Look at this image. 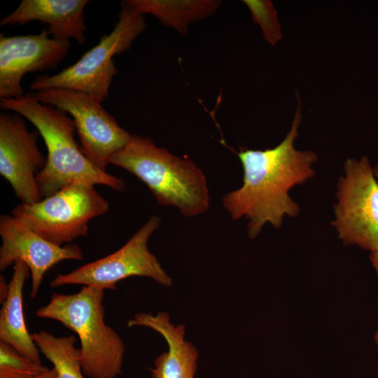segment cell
Returning <instances> with one entry per match:
<instances>
[{"label":"cell","mask_w":378,"mask_h":378,"mask_svg":"<svg viewBox=\"0 0 378 378\" xmlns=\"http://www.w3.org/2000/svg\"><path fill=\"white\" fill-rule=\"evenodd\" d=\"M297 96L298 107L290 130L279 145L263 150L245 149L237 153L244 169L243 185L227 193L223 204L232 219L244 216L248 220L247 230L251 239L258 236L265 223L279 228L285 215H298L300 208L288 192L315 174L311 167L317 160L315 153L297 150L293 146L302 117L298 93Z\"/></svg>","instance_id":"obj_1"},{"label":"cell","mask_w":378,"mask_h":378,"mask_svg":"<svg viewBox=\"0 0 378 378\" xmlns=\"http://www.w3.org/2000/svg\"><path fill=\"white\" fill-rule=\"evenodd\" d=\"M0 106L28 120L44 140L47 162L36 177L42 198L78 181L100 184L117 191L125 188L122 178L98 169L85 157L74 139V122L65 111L39 102L32 93L18 98H1Z\"/></svg>","instance_id":"obj_2"},{"label":"cell","mask_w":378,"mask_h":378,"mask_svg":"<svg viewBox=\"0 0 378 378\" xmlns=\"http://www.w3.org/2000/svg\"><path fill=\"white\" fill-rule=\"evenodd\" d=\"M110 164L134 174L159 204L175 206L184 216H196L209 207L206 179L201 169L191 160L156 146L149 138L132 134Z\"/></svg>","instance_id":"obj_3"},{"label":"cell","mask_w":378,"mask_h":378,"mask_svg":"<svg viewBox=\"0 0 378 378\" xmlns=\"http://www.w3.org/2000/svg\"><path fill=\"white\" fill-rule=\"evenodd\" d=\"M104 289L84 286L74 294L53 293L35 314L74 331L80 342L83 374L88 378H115L122 373L125 346L104 321Z\"/></svg>","instance_id":"obj_4"},{"label":"cell","mask_w":378,"mask_h":378,"mask_svg":"<svg viewBox=\"0 0 378 378\" xmlns=\"http://www.w3.org/2000/svg\"><path fill=\"white\" fill-rule=\"evenodd\" d=\"M121 5L118 21L109 34L102 36L96 46L60 72L36 76L30 89L36 92L49 88L71 89L89 94L102 103L117 74L113 57L130 49L146 28L142 13L124 1Z\"/></svg>","instance_id":"obj_5"},{"label":"cell","mask_w":378,"mask_h":378,"mask_svg":"<svg viewBox=\"0 0 378 378\" xmlns=\"http://www.w3.org/2000/svg\"><path fill=\"white\" fill-rule=\"evenodd\" d=\"M94 184L78 181L34 204H19L12 216L44 239L59 246L85 236L88 223L106 213L109 204Z\"/></svg>","instance_id":"obj_6"},{"label":"cell","mask_w":378,"mask_h":378,"mask_svg":"<svg viewBox=\"0 0 378 378\" xmlns=\"http://www.w3.org/2000/svg\"><path fill=\"white\" fill-rule=\"evenodd\" d=\"M160 223L159 217L152 216L120 248L69 273L57 274L50 286L83 285L114 290L118 281L137 276L150 278L163 286H172V278L148 247L149 238Z\"/></svg>","instance_id":"obj_7"},{"label":"cell","mask_w":378,"mask_h":378,"mask_svg":"<svg viewBox=\"0 0 378 378\" xmlns=\"http://www.w3.org/2000/svg\"><path fill=\"white\" fill-rule=\"evenodd\" d=\"M340 178L332 224L344 245L378 250V182L366 157L347 159Z\"/></svg>","instance_id":"obj_8"},{"label":"cell","mask_w":378,"mask_h":378,"mask_svg":"<svg viewBox=\"0 0 378 378\" xmlns=\"http://www.w3.org/2000/svg\"><path fill=\"white\" fill-rule=\"evenodd\" d=\"M39 102L69 114L74 122L80 146L85 157L105 171L111 157L122 148L131 134L92 96L66 88H49L32 93Z\"/></svg>","instance_id":"obj_9"},{"label":"cell","mask_w":378,"mask_h":378,"mask_svg":"<svg viewBox=\"0 0 378 378\" xmlns=\"http://www.w3.org/2000/svg\"><path fill=\"white\" fill-rule=\"evenodd\" d=\"M39 134L38 130H28L21 115L0 114V174L22 204H34L43 199L36 177L47 158L38 147Z\"/></svg>","instance_id":"obj_10"},{"label":"cell","mask_w":378,"mask_h":378,"mask_svg":"<svg viewBox=\"0 0 378 378\" xmlns=\"http://www.w3.org/2000/svg\"><path fill=\"white\" fill-rule=\"evenodd\" d=\"M69 41L50 37L46 29L38 34L0 35V97L24 96L21 85L27 73L55 69L68 54Z\"/></svg>","instance_id":"obj_11"},{"label":"cell","mask_w":378,"mask_h":378,"mask_svg":"<svg viewBox=\"0 0 378 378\" xmlns=\"http://www.w3.org/2000/svg\"><path fill=\"white\" fill-rule=\"evenodd\" d=\"M0 270L4 272L17 260L24 262L30 270V298L37 296L46 273L64 260H81L83 253L75 244L55 245L35 234L13 216H0Z\"/></svg>","instance_id":"obj_12"},{"label":"cell","mask_w":378,"mask_h":378,"mask_svg":"<svg viewBox=\"0 0 378 378\" xmlns=\"http://www.w3.org/2000/svg\"><path fill=\"white\" fill-rule=\"evenodd\" d=\"M128 327L143 326L158 332L165 340L168 351L159 355L150 368L153 378H195L198 352L195 346L185 339V326L170 321L167 312L155 314H136L127 321Z\"/></svg>","instance_id":"obj_13"},{"label":"cell","mask_w":378,"mask_h":378,"mask_svg":"<svg viewBox=\"0 0 378 378\" xmlns=\"http://www.w3.org/2000/svg\"><path fill=\"white\" fill-rule=\"evenodd\" d=\"M88 0H22L19 6L1 20V27L23 25L39 21L48 24L52 38L59 41L75 39L83 44L87 27L84 9Z\"/></svg>","instance_id":"obj_14"},{"label":"cell","mask_w":378,"mask_h":378,"mask_svg":"<svg viewBox=\"0 0 378 378\" xmlns=\"http://www.w3.org/2000/svg\"><path fill=\"white\" fill-rule=\"evenodd\" d=\"M30 274L24 262H15L8 293L0 311V341L9 344L22 356L41 363L40 351L28 332L23 313V288Z\"/></svg>","instance_id":"obj_15"},{"label":"cell","mask_w":378,"mask_h":378,"mask_svg":"<svg viewBox=\"0 0 378 378\" xmlns=\"http://www.w3.org/2000/svg\"><path fill=\"white\" fill-rule=\"evenodd\" d=\"M128 6L144 14H150L163 24L185 35L190 24L216 12L220 5L216 0H128Z\"/></svg>","instance_id":"obj_16"},{"label":"cell","mask_w":378,"mask_h":378,"mask_svg":"<svg viewBox=\"0 0 378 378\" xmlns=\"http://www.w3.org/2000/svg\"><path fill=\"white\" fill-rule=\"evenodd\" d=\"M31 336L40 352L53 365L58 378H85L74 335L56 337L41 330Z\"/></svg>","instance_id":"obj_17"},{"label":"cell","mask_w":378,"mask_h":378,"mask_svg":"<svg viewBox=\"0 0 378 378\" xmlns=\"http://www.w3.org/2000/svg\"><path fill=\"white\" fill-rule=\"evenodd\" d=\"M48 370L0 341V378H33Z\"/></svg>","instance_id":"obj_18"},{"label":"cell","mask_w":378,"mask_h":378,"mask_svg":"<svg viewBox=\"0 0 378 378\" xmlns=\"http://www.w3.org/2000/svg\"><path fill=\"white\" fill-rule=\"evenodd\" d=\"M251 10L254 22L258 23L265 39L274 45L281 38L276 12L270 1H244Z\"/></svg>","instance_id":"obj_19"},{"label":"cell","mask_w":378,"mask_h":378,"mask_svg":"<svg viewBox=\"0 0 378 378\" xmlns=\"http://www.w3.org/2000/svg\"><path fill=\"white\" fill-rule=\"evenodd\" d=\"M8 293V284L6 283L4 276H0V301L3 303Z\"/></svg>","instance_id":"obj_20"},{"label":"cell","mask_w":378,"mask_h":378,"mask_svg":"<svg viewBox=\"0 0 378 378\" xmlns=\"http://www.w3.org/2000/svg\"><path fill=\"white\" fill-rule=\"evenodd\" d=\"M370 260L378 275V250L370 253Z\"/></svg>","instance_id":"obj_21"},{"label":"cell","mask_w":378,"mask_h":378,"mask_svg":"<svg viewBox=\"0 0 378 378\" xmlns=\"http://www.w3.org/2000/svg\"><path fill=\"white\" fill-rule=\"evenodd\" d=\"M33 378H58L57 373L54 368L48 369L46 372Z\"/></svg>","instance_id":"obj_22"},{"label":"cell","mask_w":378,"mask_h":378,"mask_svg":"<svg viewBox=\"0 0 378 378\" xmlns=\"http://www.w3.org/2000/svg\"><path fill=\"white\" fill-rule=\"evenodd\" d=\"M374 340L375 343L378 345V330L375 332Z\"/></svg>","instance_id":"obj_23"},{"label":"cell","mask_w":378,"mask_h":378,"mask_svg":"<svg viewBox=\"0 0 378 378\" xmlns=\"http://www.w3.org/2000/svg\"><path fill=\"white\" fill-rule=\"evenodd\" d=\"M373 169H374V173L375 176L378 178V164L375 166V167Z\"/></svg>","instance_id":"obj_24"}]
</instances>
